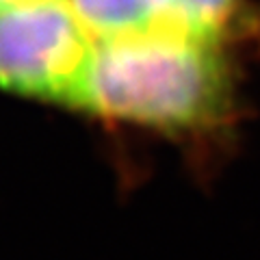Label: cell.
I'll return each instance as SVG.
<instances>
[{
	"mask_svg": "<svg viewBox=\"0 0 260 260\" xmlns=\"http://www.w3.org/2000/svg\"><path fill=\"white\" fill-rule=\"evenodd\" d=\"M70 7L95 37V42L119 39L160 26L158 0H68Z\"/></svg>",
	"mask_w": 260,
	"mask_h": 260,
	"instance_id": "277c9868",
	"label": "cell"
},
{
	"mask_svg": "<svg viewBox=\"0 0 260 260\" xmlns=\"http://www.w3.org/2000/svg\"><path fill=\"white\" fill-rule=\"evenodd\" d=\"M7 3H11V0H0V5H7Z\"/></svg>",
	"mask_w": 260,
	"mask_h": 260,
	"instance_id": "5b68a950",
	"label": "cell"
},
{
	"mask_svg": "<svg viewBox=\"0 0 260 260\" xmlns=\"http://www.w3.org/2000/svg\"><path fill=\"white\" fill-rule=\"evenodd\" d=\"M234 83L221 46L158 26L95 42L87 111L169 133L221 124Z\"/></svg>",
	"mask_w": 260,
	"mask_h": 260,
	"instance_id": "6da1fadb",
	"label": "cell"
},
{
	"mask_svg": "<svg viewBox=\"0 0 260 260\" xmlns=\"http://www.w3.org/2000/svg\"><path fill=\"white\" fill-rule=\"evenodd\" d=\"M95 37L68 0L0 5V89L87 109Z\"/></svg>",
	"mask_w": 260,
	"mask_h": 260,
	"instance_id": "7a4b0ae2",
	"label": "cell"
},
{
	"mask_svg": "<svg viewBox=\"0 0 260 260\" xmlns=\"http://www.w3.org/2000/svg\"><path fill=\"white\" fill-rule=\"evenodd\" d=\"M158 11L160 26L221 48L260 30L258 15L245 0H158Z\"/></svg>",
	"mask_w": 260,
	"mask_h": 260,
	"instance_id": "3957f363",
	"label": "cell"
}]
</instances>
